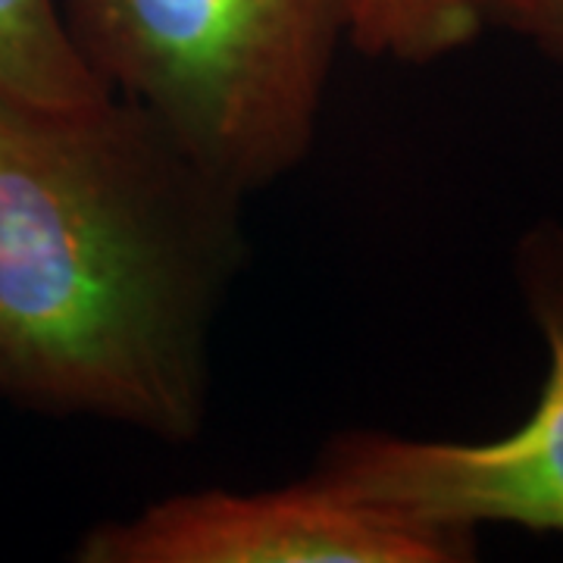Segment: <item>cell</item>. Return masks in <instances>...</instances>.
I'll list each match as a JSON object with an SVG mask.
<instances>
[{"mask_svg":"<svg viewBox=\"0 0 563 563\" xmlns=\"http://www.w3.org/2000/svg\"><path fill=\"white\" fill-rule=\"evenodd\" d=\"M0 91L41 107L110 95L81 60L57 0H0Z\"/></svg>","mask_w":563,"mask_h":563,"instance_id":"obj_5","label":"cell"},{"mask_svg":"<svg viewBox=\"0 0 563 563\" xmlns=\"http://www.w3.org/2000/svg\"><path fill=\"white\" fill-rule=\"evenodd\" d=\"M488 29V0H354L347 44L363 57L435 63Z\"/></svg>","mask_w":563,"mask_h":563,"instance_id":"obj_6","label":"cell"},{"mask_svg":"<svg viewBox=\"0 0 563 563\" xmlns=\"http://www.w3.org/2000/svg\"><path fill=\"white\" fill-rule=\"evenodd\" d=\"M244 198L122 95L0 91V398L195 442Z\"/></svg>","mask_w":563,"mask_h":563,"instance_id":"obj_1","label":"cell"},{"mask_svg":"<svg viewBox=\"0 0 563 563\" xmlns=\"http://www.w3.org/2000/svg\"><path fill=\"white\" fill-rule=\"evenodd\" d=\"M476 532L417 523L313 473L266 492L203 488L91 526L81 563H461Z\"/></svg>","mask_w":563,"mask_h":563,"instance_id":"obj_4","label":"cell"},{"mask_svg":"<svg viewBox=\"0 0 563 563\" xmlns=\"http://www.w3.org/2000/svg\"><path fill=\"white\" fill-rule=\"evenodd\" d=\"M488 25H501L563 63V0H488Z\"/></svg>","mask_w":563,"mask_h":563,"instance_id":"obj_7","label":"cell"},{"mask_svg":"<svg viewBox=\"0 0 563 563\" xmlns=\"http://www.w3.org/2000/svg\"><path fill=\"white\" fill-rule=\"evenodd\" d=\"M526 303L548 344L542 395L514 432L488 442L407 439L347 429L313 476L417 523L476 532L520 526L563 532V229L536 225L517 251Z\"/></svg>","mask_w":563,"mask_h":563,"instance_id":"obj_3","label":"cell"},{"mask_svg":"<svg viewBox=\"0 0 563 563\" xmlns=\"http://www.w3.org/2000/svg\"><path fill=\"white\" fill-rule=\"evenodd\" d=\"M88 69L251 195L313 147L354 0H63Z\"/></svg>","mask_w":563,"mask_h":563,"instance_id":"obj_2","label":"cell"}]
</instances>
